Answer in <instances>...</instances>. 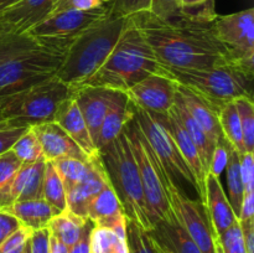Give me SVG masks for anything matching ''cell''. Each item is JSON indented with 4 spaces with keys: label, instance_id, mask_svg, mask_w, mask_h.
Listing matches in <instances>:
<instances>
[{
    "label": "cell",
    "instance_id": "6da1fadb",
    "mask_svg": "<svg viewBox=\"0 0 254 253\" xmlns=\"http://www.w3.org/2000/svg\"><path fill=\"white\" fill-rule=\"evenodd\" d=\"M159 63L166 68H211L232 63L225 45L216 37L212 22L185 17L164 20L150 11L131 15Z\"/></svg>",
    "mask_w": 254,
    "mask_h": 253
},
{
    "label": "cell",
    "instance_id": "7a4b0ae2",
    "mask_svg": "<svg viewBox=\"0 0 254 253\" xmlns=\"http://www.w3.org/2000/svg\"><path fill=\"white\" fill-rule=\"evenodd\" d=\"M161 71L163 66L156 60L151 47L135 22L128 17L126 27L108 59L82 86L127 92L149 74Z\"/></svg>",
    "mask_w": 254,
    "mask_h": 253
},
{
    "label": "cell",
    "instance_id": "3957f363",
    "mask_svg": "<svg viewBox=\"0 0 254 253\" xmlns=\"http://www.w3.org/2000/svg\"><path fill=\"white\" fill-rule=\"evenodd\" d=\"M127 21L128 17L114 16L109 12L74 37L57 71V78L73 88L86 83L108 59Z\"/></svg>",
    "mask_w": 254,
    "mask_h": 253
},
{
    "label": "cell",
    "instance_id": "277c9868",
    "mask_svg": "<svg viewBox=\"0 0 254 253\" xmlns=\"http://www.w3.org/2000/svg\"><path fill=\"white\" fill-rule=\"evenodd\" d=\"M102 164L124 215L145 231L153 228L144 200L138 165L130 149L126 129L98 150Z\"/></svg>",
    "mask_w": 254,
    "mask_h": 253
},
{
    "label": "cell",
    "instance_id": "5b68a950",
    "mask_svg": "<svg viewBox=\"0 0 254 253\" xmlns=\"http://www.w3.org/2000/svg\"><path fill=\"white\" fill-rule=\"evenodd\" d=\"M36 49L0 66V98L20 93L56 76L72 40H40Z\"/></svg>",
    "mask_w": 254,
    "mask_h": 253
},
{
    "label": "cell",
    "instance_id": "8992f818",
    "mask_svg": "<svg viewBox=\"0 0 254 253\" xmlns=\"http://www.w3.org/2000/svg\"><path fill=\"white\" fill-rule=\"evenodd\" d=\"M73 94V87L55 76L20 93L0 98V116L15 128L55 122L62 104Z\"/></svg>",
    "mask_w": 254,
    "mask_h": 253
},
{
    "label": "cell",
    "instance_id": "52a82bcc",
    "mask_svg": "<svg viewBox=\"0 0 254 253\" xmlns=\"http://www.w3.org/2000/svg\"><path fill=\"white\" fill-rule=\"evenodd\" d=\"M163 68L176 82L205 98L218 112L223 104L235 101L236 98H253V78L233 63L200 69Z\"/></svg>",
    "mask_w": 254,
    "mask_h": 253
},
{
    "label": "cell",
    "instance_id": "ba28073f",
    "mask_svg": "<svg viewBox=\"0 0 254 253\" xmlns=\"http://www.w3.org/2000/svg\"><path fill=\"white\" fill-rule=\"evenodd\" d=\"M124 129L127 131L130 149L138 165L144 200L154 228V226L160 221H169L174 217L173 208L164 188L165 180L170 175L164 169L161 161L149 145L148 140L141 133L133 116L126 124Z\"/></svg>",
    "mask_w": 254,
    "mask_h": 253
},
{
    "label": "cell",
    "instance_id": "9c48e42d",
    "mask_svg": "<svg viewBox=\"0 0 254 253\" xmlns=\"http://www.w3.org/2000/svg\"><path fill=\"white\" fill-rule=\"evenodd\" d=\"M131 112H133V118L138 123L141 133L144 134L149 145L151 146L174 183H175V178H178L180 180H185L186 183L193 186L195 190H197L195 178L186 164L185 159L179 151L170 131L166 128L163 114L151 113V112L134 106L133 103H131Z\"/></svg>",
    "mask_w": 254,
    "mask_h": 253
},
{
    "label": "cell",
    "instance_id": "30bf717a",
    "mask_svg": "<svg viewBox=\"0 0 254 253\" xmlns=\"http://www.w3.org/2000/svg\"><path fill=\"white\" fill-rule=\"evenodd\" d=\"M216 37L226 46L236 64L248 77H254V10L252 7L216 16L212 21Z\"/></svg>",
    "mask_w": 254,
    "mask_h": 253
},
{
    "label": "cell",
    "instance_id": "8fae6325",
    "mask_svg": "<svg viewBox=\"0 0 254 253\" xmlns=\"http://www.w3.org/2000/svg\"><path fill=\"white\" fill-rule=\"evenodd\" d=\"M164 188L174 215L201 252L216 253V241L218 238L210 222L206 206L200 200L188 197L170 176L165 180Z\"/></svg>",
    "mask_w": 254,
    "mask_h": 253
},
{
    "label": "cell",
    "instance_id": "7c38bea8",
    "mask_svg": "<svg viewBox=\"0 0 254 253\" xmlns=\"http://www.w3.org/2000/svg\"><path fill=\"white\" fill-rule=\"evenodd\" d=\"M109 12V5L106 4L88 11L61 10L50 14L26 34L36 40H73L89 26L106 17Z\"/></svg>",
    "mask_w": 254,
    "mask_h": 253
},
{
    "label": "cell",
    "instance_id": "4fadbf2b",
    "mask_svg": "<svg viewBox=\"0 0 254 253\" xmlns=\"http://www.w3.org/2000/svg\"><path fill=\"white\" fill-rule=\"evenodd\" d=\"M179 83L163 68L149 74L126 92L134 106L155 114H168L175 101Z\"/></svg>",
    "mask_w": 254,
    "mask_h": 253
},
{
    "label": "cell",
    "instance_id": "5bb4252c",
    "mask_svg": "<svg viewBox=\"0 0 254 253\" xmlns=\"http://www.w3.org/2000/svg\"><path fill=\"white\" fill-rule=\"evenodd\" d=\"M57 0H17L0 11V25L15 34H26L52 14Z\"/></svg>",
    "mask_w": 254,
    "mask_h": 253
},
{
    "label": "cell",
    "instance_id": "9a60e30c",
    "mask_svg": "<svg viewBox=\"0 0 254 253\" xmlns=\"http://www.w3.org/2000/svg\"><path fill=\"white\" fill-rule=\"evenodd\" d=\"M31 129L39 138L46 161H56L64 158L83 161L91 159L56 122L39 124L31 126Z\"/></svg>",
    "mask_w": 254,
    "mask_h": 253
},
{
    "label": "cell",
    "instance_id": "2e32d148",
    "mask_svg": "<svg viewBox=\"0 0 254 253\" xmlns=\"http://www.w3.org/2000/svg\"><path fill=\"white\" fill-rule=\"evenodd\" d=\"M163 119L166 128L169 129L171 136H173L174 140H175V144L176 146H178L179 151H180V154L183 155V158L185 159L186 164L189 165L193 178H195L196 185H197V190L196 191H197L198 196H200V201L205 205V184L207 171H206L205 166H203L202 164V160H201L200 153H198L193 140L190 138L188 131L185 130L183 124L179 121L178 116H176L173 107H171L170 111L168 112V114H163Z\"/></svg>",
    "mask_w": 254,
    "mask_h": 253
},
{
    "label": "cell",
    "instance_id": "e0dca14e",
    "mask_svg": "<svg viewBox=\"0 0 254 253\" xmlns=\"http://www.w3.org/2000/svg\"><path fill=\"white\" fill-rule=\"evenodd\" d=\"M112 96L113 89L109 88L92 86H81L74 88V99L86 121L94 144L97 143L99 129L111 104Z\"/></svg>",
    "mask_w": 254,
    "mask_h": 253
},
{
    "label": "cell",
    "instance_id": "ac0fdd59",
    "mask_svg": "<svg viewBox=\"0 0 254 253\" xmlns=\"http://www.w3.org/2000/svg\"><path fill=\"white\" fill-rule=\"evenodd\" d=\"M109 184L99 153L89 159V173L81 184L66 192L67 210L87 218V206L92 198Z\"/></svg>",
    "mask_w": 254,
    "mask_h": 253
},
{
    "label": "cell",
    "instance_id": "d6986e66",
    "mask_svg": "<svg viewBox=\"0 0 254 253\" xmlns=\"http://www.w3.org/2000/svg\"><path fill=\"white\" fill-rule=\"evenodd\" d=\"M205 206L208 218L217 238L237 221L235 212L228 202L220 178L208 173L206 175Z\"/></svg>",
    "mask_w": 254,
    "mask_h": 253
},
{
    "label": "cell",
    "instance_id": "ffe728a7",
    "mask_svg": "<svg viewBox=\"0 0 254 253\" xmlns=\"http://www.w3.org/2000/svg\"><path fill=\"white\" fill-rule=\"evenodd\" d=\"M179 83V82H178ZM178 96L183 101L184 106L189 111L196 123L202 128V130L215 141L216 144L223 139L222 129L220 126V119H218V111L208 103L205 98L198 96L193 91H191L188 87L183 86L179 83L178 91H176Z\"/></svg>",
    "mask_w": 254,
    "mask_h": 253
},
{
    "label": "cell",
    "instance_id": "44dd1931",
    "mask_svg": "<svg viewBox=\"0 0 254 253\" xmlns=\"http://www.w3.org/2000/svg\"><path fill=\"white\" fill-rule=\"evenodd\" d=\"M55 122L76 141L77 145L89 158L98 154V149L96 148V144H94L93 139L89 134L86 121H84L83 116H82L81 111L77 106L74 94L62 104L60 111L57 112L56 117H55Z\"/></svg>",
    "mask_w": 254,
    "mask_h": 253
},
{
    "label": "cell",
    "instance_id": "7402d4cb",
    "mask_svg": "<svg viewBox=\"0 0 254 253\" xmlns=\"http://www.w3.org/2000/svg\"><path fill=\"white\" fill-rule=\"evenodd\" d=\"M46 163L44 158L31 164H22L9 185L10 195L16 201L42 198Z\"/></svg>",
    "mask_w": 254,
    "mask_h": 253
},
{
    "label": "cell",
    "instance_id": "603a6c76",
    "mask_svg": "<svg viewBox=\"0 0 254 253\" xmlns=\"http://www.w3.org/2000/svg\"><path fill=\"white\" fill-rule=\"evenodd\" d=\"M131 116H133L131 102L129 101L126 92L114 91L113 89L111 104H109L106 117L102 122L98 138H97V149L99 150L109 141L116 139L122 133Z\"/></svg>",
    "mask_w": 254,
    "mask_h": 253
},
{
    "label": "cell",
    "instance_id": "cb8c5ba5",
    "mask_svg": "<svg viewBox=\"0 0 254 253\" xmlns=\"http://www.w3.org/2000/svg\"><path fill=\"white\" fill-rule=\"evenodd\" d=\"M87 218L99 227L112 228L124 217L123 208L111 184H107L87 206Z\"/></svg>",
    "mask_w": 254,
    "mask_h": 253
},
{
    "label": "cell",
    "instance_id": "d4e9b609",
    "mask_svg": "<svg viewBox=\"0 0 254 253\" xmlns=\"http://www.w3.org/2000/svg\"><path fill=\"white\" fill-rule=\"evenodd\" d=\"M148 233L155 242L160 243L174 253H202L175 215L171 220L156 223Z\"/></svg>",
    "mask_w": 254,
    "mask_h": 253
},
{
    "label": "cell",
    "instance_id": "484cf974",
    "mask_svg": "<svg viewBox=\"0 0 254 253\" xmlns=\"http://www.w3.org/2000/svg\"><path fill=\"white\" fill-rule=\"evenodd\" d=\"M127 216L112 228L94 226L89 240L91 253H129Z\"/></svg>",
    "mask_w": 254,
    "mask_h": 253
},
{
    "label": "cell",
    "instance_id": "4316f807",
    "mask_svg": "<svg viewBox=\"0 0 254 253\" xmlns=\"http://www.w3.org/2000/svg\"><path fill=\"white\" fill-rule=\"evenodd\" d=\"M5 212L15 216L22 227H26L31 232L47 227L51 218L56 216L54 208L44 198L16 201Z\"/></svg>",
    "mask_w": 254,
    "mask_h": 253
},
{
    "label": "cell",
    "instance_id": "83f0119b",
    "mask_svg": "<svg viewBox=\"0 0 254 253\" xmlns=\"http://www.w3.org/2000/svg\"><path fill=\"white\" fill-rule=\"evenodd\" d=\"M173 109L175 111L176 116H178L179 121L183 124V126L185 128V130L188 131V134L190 135V138L192 139L193 143H195L196 148H197L198 153H200L201 160H202L203 166H205L206 171L210 170V164L212 160L213 151L216 149V143L202 130L200 126L196 123L195 119L191 117V114L189 113V111L186 109V107L184 106L183 101L180 99V97L176 93L175 101H174Z\"/></svg>",
    "mask_w": 254,
    "mask_h": 253
},
{
    "label": "cell",
    "instance_id": "f1b7e54d",
    "mask_svg": "<svg viewBox=\"0 0 254 253\" xmlns=\"http://www.w3.org/2000/svg\"><path fill=\"white\" fill-rule=\"evenodd\" d=\"M87 218L76 215L69 210L54 216L47 225L52 237L71 248L81 236Z\"/></svg>",
    "mask_w": 254,
    "mask_h": 253
},
{
    "label": "cell",
    "instance_id": "f546056e",
    "mask_svg": "<svg viewBox=\"0 0 254 253\" xmlns=\"http://www.w3.org/2000/svg\"><path fill=\"white\" fill-rule=\"evenodd\" d=\"M41 44L27 34H15L0 25V66L5 62L36 49Z\"/></svg>",
    "mask_w": 254,
    "mask_h": 253
},
{
    "label": "cell",
    "instance_id": "4dcf8cb0",
    "mask_svg": "<svg viewBox=\"0 0 254 253\" xmlns=\"http://www.w3.org/2000/svg\"><path fill=\"white\" fill-rule=\"evenodd\" d=\"M225 171L226 179H227V193L226 195H227L228 202H230L236 217L238 218L241 205H242L243 197H245V188H243L242 178H241L240 154L233 148L230 149Z\"/></svg>",
    "mask_w": 254,
    "mask_h": 253
},
{
    "label": "cell",
    "instance_id": "1f68e13d",
    "mask_svg": "<svg viewBox=\"0 0 254 253\" xmlns=\"http://www.w3.org/2000/svg\"><path fill=\"white\" fill-rule=\"evenodd\" d=\"M218 119H220V126L226 140L238 154L246 153L242 128H241L240 117H238L235 102H228L221 107L218 112Z\"/></svg>",
    "mask_w": 254,
    "mask_h": 253
},
{
    "label": "cell",
    "instance_id": "d6a6232c",
    "mask_svg": "<svg viewBox=\"0 0 254 253\" xmlns=\"http://www.w3.org/2000/svg\"><path fill=\"white\" fill-rule=\"evenodd\" d=\"M42 198L46 200V202L54 208L56 215L67 210L66 189L51 161L46 163L44 186H42Z\"/></svg>",
    "mask_w": 254,
    "mask_h": 253
},
{
    "label": "cell",
    "instance_id": "836d02e7",
    "mask_svg": "<svg viewBox=\"0 0 254 253\" xmlns=\"http://www.w3.org/2000/svg\"><path fill=\"white\" fill-rule=\"evenodd\" d=\"M51 163L59 173L66 192L81 184L89 173V160L83 161L73 158H64Z\"/></svg>",
    "mask_w": 254,
    "mask_h": 253
},
{
    "label": "cell",
    "instance_id": "e575fe53",
    "mask_svg": "<svg viewBox=\"0 0 254 253\" xmlns=\"http://www.w3.org/2000/svg\"><path fill=\"white\" fill-rule=\"evenodd\" d=\"M240 117L246 153H254V104L252 97H240L235 101Z\"/></svg>",
    "mask_w": 254,
    "mask_h": 253
},
{
    "label": "cell",
    "instance_id": "d590c367",
    "mask_svg": "<svg viewBox=\"0 0 254 253\" xmlns=\"http://www.w3.org/2000/svg\"><path fill=\"white\" fill-rule=\"evenodd\" d=\"M10 150L22 164H31L44 158L41 144L31 126L15 141Z\"/></svg>",
    "mask_w": 254,
    "mask_h": 253
},
{
    "label": "cell",
    "instance_id": "8d00e7d4",
    "mask_svg": "<svg viewBox=\"0 0 254 253\" xmlns=\"http://www.w3.org/2000/svg\"><path fill=\"white\" fill-rule=\"evenodd\" d=\"M180 9V17L200 22H212L217 14L215 0H176Z\"/></svg>",
    "mask_w": 254,
    "mask_h": 253
},
{
    "label": "cell",
    "instance_id": "74e56055",
    "mask_svg": "<svg viewBox=\"0 0 254 253\" xmlns=\"http://www.w3.org/2000/svg\"><path fill=\"white\" fill-rule=\"evenodd\" d=\"M129 253H156L148 231L134 221H127Z\"/></svg>",
    "mask_w": 254,
    "mask_h": 253
},
{
    "label": "cell",
    "instance_id": "f35d334b",
    "mask_svg": "<svg viewBox=\"0 0 254 253\" xmlns=\"http://www.w3.org/2000/svg\"><path fill=\"white\" fill-rule=\"evenodd\" d=\"M151 0H112L109 4L111 14L119 17H129L150 10Z\"/></svg>",
    "mask_w": 254,
    "mask_h": 253
},
{
    "label": "cell",
    "instance_id": "ab89813d",
    "mask_svg": "<svg viewBox=\"0 0 254 253\" xmlns=\"http://www.w3.org/2000/svg\"><path fill=\"white\" fill-rule=\"evenodd\" d=\"M225 253H247L238 220L218 237Z\"/></svg>",
    "mask_w": 254,
    "mask_h": 253
},
{
    "label": "cell",
    "instance_id": "60d3db41",
    "mask_svg": "<svg viewBox=\"0 0 254 253\" xmlns=\"http://www.w3.org/2000/svg\"><path fill=\"white\" fill-rule=\"evenodd\" d=\"M21 165L22 163L11 150L0 154V188L10 185Z\"/></svg>",
    "mask_w": 254,
    "mask_h": 253
},
{
    "label": "cell",
    "instance_id": "b9f144b4",
    "mask_svg": "<svg viewBox=\"0 0 254 253\" xmlns=\"http://www.w3.org/2000/svg\"><path fill=\"white\" fill-rule=\"evenodd\" d=\"M231 148H232V146H231V144L226 140V138L221 139V140L216 144V149L215 151H213L212 160H211L208 173L213 174V175L220 178L221 174L225 171L226 165H227L228 154H230Z\"/></svg>",
    "mask_w": 254,
    "mask_h": 253
},
{
    "label": "cell",
    "instance_id": "7bdbcfd3",
    "mask_svg": "<svg viewBox=\"0 0 254 253\" xmlns=\"http://www.w3.org/2000/svg\"><path fill=\"white\" fill-rule=\"evenodd\" d=\"M149 11L164 20L180 17V9L176 0H151Z\"/></svg>",
    "mask_w": 254,
    "mask_h": 253
},
{
    "label": "cell",
    "instance_id": "ee69618b",
    "mask_svg": "<svg viewBox=\"0 0 254 253\" xmlns=\"http://www.w3.org/2000/svg\"><path fill=\"white\" fill-rule=\"evenodd\" d=\"M252 153L240 154V170L246 192H254V161Z\"/></svg>",
    "mask_w": 254,
    "mask_h": 253
},
{
    "label": "cell",
    "instance_id": "f6af8a7d",
    "mask_svg": "<svg viewBox=\"0 0 254 253\" xmlns=\"http://www.w3.org/2000/svg\"><path fill=\"white\" fill-rule=\"evenodd\" d=\"M50 233L49 228L32 231L30 236V251L31 253H50Z\"/></svg>",
    "mask_w": 254,
    "mask_h": 253
},
{
    "label": "cell",
    "instance_id": "bcb514c9",
    "mask_svg": "<svg viewBox=\"0 0 254 253\" xmlns=\"http://www.w3.org/2000/svg\"><path fill=\"white\" fill-rule=\"evenodd\" d=\"M30 236H31V231L21 226L19 230L15 231L10 237H7L6 240L0 245V253H6L9 252V251L22 247V246L26 243V241L30 238Z\"/></svg>",
    "mask_w": 254,
    "mask_h": 253
},
{
    "label": "cell",
    "instance_id": "7dc6e473",
    "mask_svg": "<svg viewBox=\"0 0 254 253\" xmlns=\"http://www.w3.org/2000/svg\"><path fill=\"white\" fill-rule=\"evenodd\" d=\"M21 227V223L11 213L0 211V245Z\"/></svg>",
    "mask_w": 254,
    "mask_h": 253
},
{
    "label": "cell",
    "instance_id": "c3c4849f",
    "mask_svg": "<svg viewBox=\"0 0 254 253\" xmlns=\"http://www.w3.org/2000/svg\"><path fill=\"white\" fill-rule=\"evenodd\" d=\"M104 2L101 0H64L60 2L56 7L54 9L52 12L61 11V10L66 9H74V10H81V11H88V10L97 9V7L102 6Z\"/></svg>",
    "mask_w": 254,
    "mask_h": 253
},
{
    "label": "cell",
    "instance_id": "681fc988",
    "mask_svg": "<svg viewBox=\"0 0 254 253\" xmlns=\"http://www.w3.org/2000/svg\"><path fill=\"white\" fill-rule=\"evenodd\" d=\"M27 126L20 128H6L0 130V154L10 150L15 141L27 130Z\"/></svg>",
    "mask_w": 254,
    "mask_h": 253
},
{
    "label": "cell",
    "instance_id": "f907efd6",
    "mask_svg": "<svg viewBox=\"0 0 254 253\" xmlns=\"http://www.w3.org/2000/svg\"><path fill=\"white\" fill-rule=\"evenodd\" d=\"M94 227V223L87 218L86 223L83 226L81 236L77 240V242L69 248V253H91L89 251V240H91V232Z\"/></svg>",
    "mask_w": 254,
    "mask_h": 253
},
{
    "label": "cell",
    "instance_id": "816d5d0a",
    "mask_svg": "<svg viewBox=\"0 0 254 253\" xmlns=\"http://www.w3.org/2000/svg\"><path fill=\"white\" fill-rule=\"evenodd\" d=\"M238 222H240L246 252L254 253V217L250 220L238 221Z\"/></svg>",
    "mask_w": 254,
    "mask_h": 253
},
{
    "label": "cell",
    "instance_id": "f5cc1de1",
    "mask_svg": "<svg viewBox=\"0 0 254 253\" xmlns=\"http://www.w3.org/2000/svg\"><path fill=\"white\" fill-rule=\"evenodd\" d=\"M254 217V192H246L243 197L242 205H241L238 221L250 220Z\"/></svg>",
    "mask_w": 254,
    "mask_h": 253
},
{
    "label": "cell",
    "instance_id": "db71d44e",
    "mask_svg": "<svg viewBox=\"0 0 254 253\" xmlns=\"http://www.w3.org/2000/svg\"><path fill=\"white\" fill-rule=\"evenodd\" d=\"M50 253H69V248L55 237H50Z\"/></svg>",
    "mask_w": 254,
    "mask_h": 253
},
{
    "label": "cell",
    "instance_id": "11a10c76",
    "mask_svg": "<svg viewBox=\"0 0 254 253\" xmlns=\"http://www.w3.org/2000/svg\"><path fill=\"white\" fill-rule=\"evenodd\" d=\"M150 238H151V237H150ZM151 241H153V245H154V248H155L156 253H174V252H171L170 250H168V248H166V247H164V246H161L160 243L155 242V241H154L153 238H151Z\"/></svg>",
    "mask_w": 254,
    "mask_h": 253
},
{
    "label": "cell",
    "instance_id": "9f6ffc18",
    "mask_svg": "<svg viewBox=\"0 0 254 253\" xmlns=\"http://www.w3.org/2000/svg\"><path fill=\"white\" fill-rule=\"evenodd\" d=\"M17 0H0V11L4 9H6V7H9L10 5L15 4Z\"/></svg>",
    "mask_w": 254,
    "mask_h": 253
},
{
    "label": "cell",
    "instance_id": "6f0895ef",
    "mask_svg": "<svg viewBox=\"0 0 254 253\" xmlns=\"http://www.w3.org/2000/svg\"><path fill=\"white\" fill-rule=\"evenodd\" d=\"M6 128H15V126H11V124L9 123V121L5 118H2L1 116H0V130L1 129H6Z\"/></svg>",
    "mask_w": 254,
    "mask_h": 253
},
{
    "label": "cell",
    "instance_id": "680465c9",
    "mask_svg": "<svg viewBox=\"0 0 254 253\" xmlns=\"http://www.w3.org/2000/svg\"><path fill=\"white\" fill-rule=\"evenodd\" d=\"M29 240H27V242L25 243V247H24V251H22V253H31V251H30V241Z\"/></svg>",
    "mask_w": 254,
    "mask_h": 253
},
{
    "label": "cell",
    "instance_id": "91938a15",
    "mask_svg": "<svg viewBox=\"0 0 254 253\" xmlns=\"http://www.w3.org/2000/svg\"><path fill=\"white\" fill-rule=\"evenodd\" d=\"M101 1H102V2H104V4H106V2H111L112 0H101Z\"/></svg>",
    "mask_w": 254,
    "mask_h": 253
},
{
    "label": "cell",
    "instance_id": "94428289",
    "mask_svg": "<svg viewBox=\"0 0 254 253\" xmlns=\"http://www.w3.org/2000/svg\"><path fill=\"white\" fill-rule=\"evenodd\" d=\"M62 1H64V0H57V2H56V6H57V5L60 4V2H62ZM56 6H55V7H56Z\"/></svg>",
    "mask_w": 254,
    "mask_h": 253
}]
</instances>
